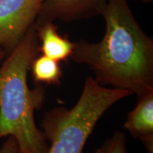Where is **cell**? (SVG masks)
Returning <instances> with one entry per match:
<instances>
[{"label": "cell", "mask_w": 153, "mask_h": 153, "mask_svg": "<svg viewBox=\"0 0 153 153\" xmlns=\"http://www.w3.org/2000/svg\"><path fill=\"white\" fill-rule=\"evenodd\" d=\"M126 138L122 132H116L113 136L107 139L102 146L94 153H127Z\"/></svg>", "instance_id": "9c48e42d"}, {"label": "cell", "mask_w": 153, "mask_h": 153, "mask_svg": "<svg viewBox=\"0 0 153 153\" xmlns=\"http://www.w3.org/2000/svg\"><path fill=\"white\" fill-rule=\"evenodd\" d=\"M59 62L43 55L36 56L30 68L34 83L36 85H60L62 72Z\"/></svg>", "instance_id": "ba28073f"}, {"label": "cell", "mask_w": 153, "mask_h": 153, "mask_svg": "<svg viewBox=\"0 0 153 153\" xmlns=\"http://www.w3.org/2000/svg\"><path fill=\"white\" fill-rule=\"evenodd\" d=\"M131 94L129 91L101 86L92 76L87 77L74 107H55L44 115L41 128L51 143L47 153L83 152L101 116L114 104Z\"/></svg>", "instance_id": "3957f363"}, {"label": "cell", "mask_w": 153, "mask_h": 153, "mask_svg": "<svg viewBox=\"0 0 153 153\" xmlns=\"http://www.w3.org/2000/svg\"><path fill=\"white\" fill-rule=\"evenodd\" d=\"M107 0H45L36 24L60 20L70 22L101 14Z\"/></svg>", "instance_id": "5b68a950"}, {"label": "cell", "mask_w": 153, "mask_h": 153, "mask_svg": "<svg viewBox=\"0 0 153 153\" xmlns=\"http://www.w3.org/2000/svg\"><path fill=\"white\" fill-rule=\"evenodd\" d=\"M137 1H141V2H143V3H150L152 2L153 0H137Z\"/></svg>", "instance_id": "7c38bea8"}, {"label": "cell", "mask_w": 153, "mask_h": 153, "mask_svg": "<svg viewBox=\"0 0 153 153\" xmlns=\"http://www.w3.org/2000/svg\"><path fill=\"white\" fill-rule=\"evenodd\" d=\"M7 56V53H6L5 51L1 48H0V65L1 64L2 61L4 60V58Z\"/></svg>", "instance_id": "8fae6325"}, {"label": "cell", "mask_w": 153, "mask_h": 153, "mask_svg": "<svg viewBox=\"0 0 153 153\" xmlns=\"http://www.w3.org/2000/svg\"><path fill=\"white\" fill-rule=\"evenodd\" d=\"M101 15L106 32L98 43H74L70 58L86 65L104 87L137 97L153 91V41L134 17L127 0H107Z\"/></svg>", "instance_id": "6da1fadb"}, {"label": "cell", "mask_w": 153, "mask_h": 153, "mask_svg": "<svg viewBox=\"0 0 153 153\" xmlns=\"http://www.w3.org/2000/svg\"><path fill=\"white\" fill-rule=\"evenodd\" d=\"M137 97L136 106L129 113L123 128L142 141L148 153H153V91Z\"/></svg>", "instance_id": "8992f818"}, {"label": "cell", "mask_w": 153, "mask_h": 153, "mask_svg": "<svg viewBox=\"0 0 153 153\" xmlns=\"http://www.w3.org/2000/svg\"><path fill=\"white\" fill-rule=\"evenodd\" d=\"M0 153H18V145L14 137H7L0 148Z\"/></svg>", "instance_id": "30bf717a"}, {"label": "cell", "mask_w": 153, "mask_h": 153, "mask_svg": "<svg viewBox=\"0 0 153 153\" xmlns=\"http://www.w3.org/2000/svg\"><path fill=\"white\" fill-rule=\"evenodd\" d=\"M38 52L35 24L0 66V140L14 137L18 153H47L49 148L34 119L43 106L45 89L37 85L30 89L27 80Z\"/></svg>", "instance_id": "7a4b0ae2"}, {"label": "cell", "mask_w": 153, "mask_h": 153, "mask_svg": "<svg viewBox=\"0 0 153 153\" xmlns=\"http://www.w3.org/2000/svg\"><path fill=\"white\" fill-rule=\"evenodd\" d=\"M45 0H0V48L9 55L36 24Z\"/></svg>", "instance_id": "277c9868"}, {"label": "cell", "mask_w": 153, "mask_h": 153, "mask_svg": "<svg viewBox=\"0 0 153 153\" xmlns=\"http://www.w3.org/2000/svg\"><path fill=\"white\" fill-rule=\"evenodd\" d=\"M36 33L38 41V51L42 55L58 62L71 57L74 43L58 33L54 22L36 23Z\"/></svg>", "instance_id": "52a82bcc"}]
</instances>
